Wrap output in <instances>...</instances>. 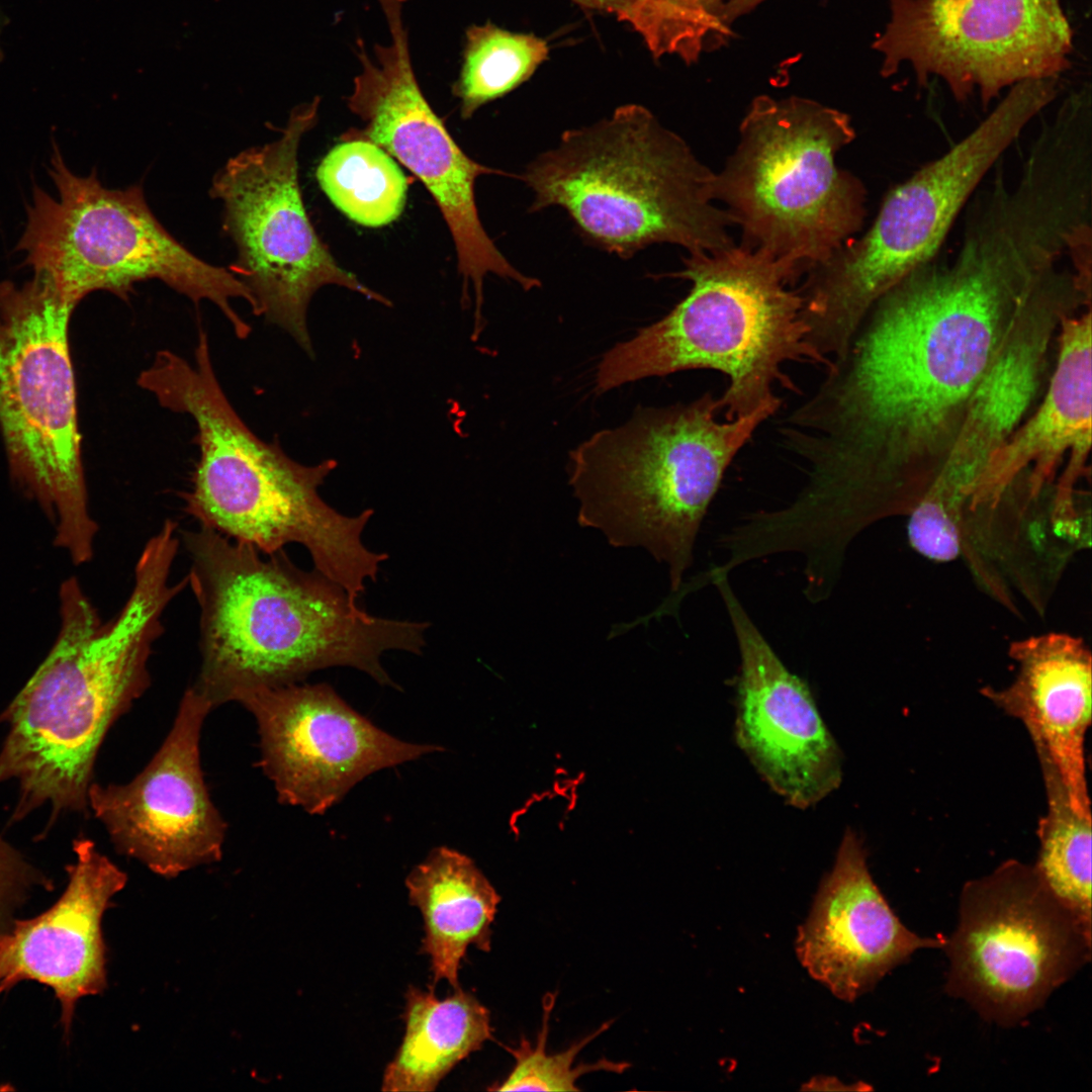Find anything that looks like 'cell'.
<instances>
[{
  "mask_svg": "<svg viewBox=\"0 0 1092 1092\" xmlns=\"http://www.w3.org/2000/svg\"><path fill=\"white\" fill-rule=\"evenodd\" d=\"M1035 282L1008 251L963 242L953 259L933 258L878 298L782 429L808 466L797 516L840 535L899 498L918 500Z\"/></svg>",
  "mask_w": 1092,
  "mask_h": 1092,
  "instance_id": "6da1fadb",
  "label": "cell"
},
{
  "mask_svg": "<svg viewBox=\"0 0 1092 1092\" xmlns=\"http://www.w3.org/2000/svg\"><path fill=\"white\" fill-rule=\"evenodd\" d=\"M179 540L159 530L134 566L118 615L102 624L76 578L60 590L61 629L34 673L0 716V785L15 781L10 822L48 806L47 830L60 816L86 812L99 748L111 726L150 687L149 660L164 633L163 614L188 586L172 583Z\"/></svg>",
  "mask_w": 1092,
  "mask_h": 1092,
  "instance_id": "7a4b0ae2",
  "label": "cell"
},
{
  "mask_svg": "<svg viewBox=\"0 0 1092 1092\" xmlns=\"http://www.w3.org/2000/svg\"><path fill=\"white\" fill-rule=\"evenodd\" d=\"M181 539L199 608L201 661L193 686L213 708L241 692L297 682L331 666L357 668L399 689L382 655L423 652L429 623L370 615L335 581L297 567L284 549L264 557L200 525Z\"/></svg>",
  "mask_w": 1092,
  "mask_h": 1092,
  "instance_id": "3957f363",
  "label": "cell"
},
{
  "mask_svg": "<svg viewBox=\"0 0 1092 1092\" xmlns=\"http://www.w3.org/2000/svg\"><path fill=\"white\" fill-rule=\"evenodd\" d=\"M136 383L162 407L188 415L196 426L199 455L192 485L182 493L186 514L263 554L301 544L313 568L358 603L366 580H375L388 558L362 541L374 511L339 513L318 493L336 461L301 464L247 426L216 377L205 331L198 333L191 360L160 350Z\"/></svg>",
  "mask_w": 1092,
  "mask_h": 1092,
  "instance_id": "277c9868",
  "label": "cell"
},
{
  "mask_svg": "<svg viewBox=\"0 0 1092 1092\" xmlns=\"http://www.w3.org/2000/svg\"><path fill=\"white\" fill-rule=\"evenodd\" d=\"M713 177L682 138L639 104L564 130L518 175L532 194L530 211L563 209L584 242L621 259L656 244L689 254L734 246Z\"/></svg>",
  "mask_w": 1092,
  "mask_h": 1092,
  "instance_id": "5b68a950",
  "label": "cell"
},
{
  "mask_svg": "<svg viewBox=\"0 0 1092 1092\" xmlns=\"http://www.w3.org/2000/svg\"><path fill=\"white\" fill-rule=\"evenodd\" d=\"M781 405L720 422V398L707 391L689 403L638 407L624 425L597 432L569 455L579 524L613 546L648 551L675 592L726 470Z\"/></svg>",
  "mask_w": 1092,
  "mask_h": 1092,
  "instance_id": "8992f818",
  "label": "cell"
},
{
  "mask_svg": "<svg viewBox=\"0 0 1092 1092\" xmlns=\"http://www.w3.org/2000/svg\"><path fill=\"white\" fill-rule=\"evenodd\" d=\"M669 276L689 280V294L602 357L598 393L646 377L711 369L728 379L719 398L725 420L732 421L782 401L776 385L798 391L785 364L831 363L807 341L802 297L792 289L789 271L763 251L735 244L689 254L682 270Z\"/></svg>",
  "mask_w": 1092,
  "mask_h": 1092,
  "instance_id": "52a82bcc",
  "label": "cell"
},
{
  "mask_svg": "<svg viewBox=\"0 0 1092 1092\" xmlns=\"http://www.w3.org/2000/svg\"><path fill=\"white\" fill-rule=\"evenodd\" d=\"M1057 94L1050 80L1012 86L972 131L889 191L864 235L805 274L798 291L815 350L842 355L876 300L935 258L986 175Z\"/></svg>",
  "mask_w": 1092,
  "mask_h": 1092,
  "instance_id": "ba28073f",
  "label": "cell"
},
{
  "mask_svg": "<svg viewBox=\"0 0 1092 1092\" xmlns=\"http://www.w3.org/2000/svg\"><path fill=\"white\" fill-rule=\"evenodd\" d=\"M855 131L849 115L816 101L758 96L712 194L741 244L780 262L793 283L861 230L867 191L836 165Z\"/></svg>",
  "mask_w": 1092,
  "mask_h": 1092,
  "instance_id": "9c48e42d",
  "label": "cell"
},
{
  "mask_svg": "<svg viewBox=\"0 0 1092 1092\" xmlns=\"http://www.w3.org/2000/svg\"><path fill=\"white\" fill-rule=\"evenodd\" d=\"M49 174L57 195L33 186L15 250L66 301L76 306L94 291L126 300L135 283L157 279L195 304L211 302L238 338L249 336L250 325L233 304L243 299L253 308L249 289L229 268L205 262L178 242L155 216L140 184L110 189L95 170L78 176L56 145Z\"/></svg>",
  "mask_w": 1092,
  "mask_h": 1092,
  "instance_id": "30bf717a",
  "label": "cell"
},
{
  "mask_svg": "<svg viewBox=\"0 0 1092 1092\" xmlns=\"http://www.w3.org/2000/svg\"><path fill=\"white\" fill-rule=\"evenodd\" d=\"M75 305L43 277L0 281V428L10 470L56 523L76 564L98 526L89 513L68 328Z\"/></svg>",
  "mask_w": 1092,
  "mask_h": 1092,
  "instance_id": "8fae6325",
  "label": "cell"
},
{
  "mask_svg": "<svg viewBox=\"0 0 1092 1092\" xmlns=\"http://www.w3.org/2000/svg\"><path fill=\"white\" fill-rule=\"evenodd\" d=\"M318 107L314 97L293 108L276 140L231 158L209 191L222 203V226L237 250L229 269L251 292L252 311L286 332L309 356L314 353L307 311L320 288L336 285L390 304L337 263L304 207L298 150L316 124Z\"/></svg>",
  "mask_w": 1092,
  "mask_h": 1092,
  "instance_id": "7c38bea8",
  "label": "cell"
},
{
  "mask_svg": "<svg viewBox=\"0 0 1092 1092\" xmlns=\"http://www.w3.org/2000/svg\"><path fill=\"white\" fill-rule=\"evenodd\" d=\"M945 948V988L983 1018L1016 1025L1091 959V933L1034 866L1008 859L965 884Z\"/></svg>",
  "mask_w": 1092,
  "mask_h": 1092,
  "instance_id": "4fadbf2b",
  "label": "cell"
},
{
  "mask_svg": "<svg viewBox=\"0 0 1092 1092\" xmlns=\"http://www.w3.org/2000/svg\"><path fill=\"white\" fill-rule=\"evenodd\" d=\"M391 35L389 44L375 47L370 59L362 41L358 57L361 72L354 79L348 108L362 126L348 130L343 140L369 141L397 159L427 188L450 231L462 277L463 300L474 298V327H481L483 283L493 274L524 290L541 282L515 268L502 254L481 223L475 183L483 175H509L477 163L455 143L434 112L417 82L411 63L407 32L401 18V0H378Z\"/></svg>",
  "mask_w": 1092,
  "mask_h": 1092,
  "instance_id": "5bb4252c",
  "label": "cell"
},
{
  "mask_svg": "<svg viewBox=\"0 0 1092 1092\" xmlns=\"http://www.w3.org/2000/svg\"><path fill=\"white\" fill-rule=\"evenodd\" d=\"M890 19L873 48L881 74L901 65L919 86L939 77L953 98L976 91L983 105L1026 80L1059 78L1073 31L1061 0H889Z\"/></svg>",
  "mask_w": 1092,
  "mask_h": 1092,
  "instance_id": "9a60e30c",
  "label": "cell"
},
{
  "mask_svg": "<svg viewBox=\"0 0 1092 1092\" xmlns=\"http://www.w3.org/2000/svg\"><path fill=\"white\" fill-rule=\"evenodd\" d=\"M234 701L256 720L260 765L278 800L310 814L326 813L375 771L444 750L388 734L328 684L257 688Z\"/></svg>",
  "mask_w": 1092,
  "mask_h": 1092,
  "instance_id": "2e32d148",
  "label": "cell"
},
{
  "mask_svg": "<svg viewBox=\"0 0 1092 1092\" xmlns=\"http://www.w3.org/2000/svg\"><path fill=\"white\" fill-rule=\"evenodd\" d=\"M212 704L188 688L170 732L129 783H92L88 808L122 854L173 878L218 861L226 824L212 803L200 764V735Z\"/></svg>",
  "mask_w": 1092,
  "mask_h": 1092,
  "instance_id": "e0dca14e",
  "label": "cell"
},
{
  "mask_svg": "<svg viewBox=\"0 0 1092 1092\" xmlns=\"http://www.w3.org/2000/svg\"><path fill=\"white\" fill-rule=\"evenodd\" d=\"M737 641L734 735L762 780L789 805L806 809L841 784V751L807 682L793 673L748 616L728 576L712 581Z\"/></svg>",
  "mask_w": 1092,
  "mask_h": 1092,
  "instance_id": "ac0fdd59",
  "label": "cell"
},
{
  "mask_svg": "<svg viewBox=\"0 0 1092 1092\" xmlns=\"http://www.w3.org/2000/svg\"><path fill=\"white\" fill-rule=\"evenodd\" d=\"M1091 306V290L1074 269H1049L1021 306L977 386L956 444L934 484L968 499L989 458L1032 412L1048 383L1063 321Z\"/></svg>",
  "mask_w": 1092,
  "mask_h": 1092,
  "instance_id": "d6986e66",
  "label": "cell"
},
{
  "mask_svg": "<svg viewBox=\"0 0 1092 1092\" xmlns=\"http://www.w3.org/2000/svg\"><path fill=\"white\" fill-rule=\"evenodd\" d=\"M867 849L848 828L824 877L796 951L812 978L852 1002L922 948L943 947L946 937H921L896 916L873 880Z\"/></svg>",
  "mask_w": 1092,
  "mask_h": 1092,
  "instance_id": "ffe728a7",
  "label": "cell"
},
{
  "mask_svg": "<svg viewBox=\"0 0 1092 1092\" xmlns=\"http://www.w3.org/2000/svg\"><path fill=\"white\" fill-rule=\"evenodd\" d=\"M73 850L67 887L55 904L35 917L15 919L0 934V993L26 980L52 988L67 1034L78 1000L106 987L102 917L127 882L91 839H75Z\"/></svg>",
  "mask_w": 1092,
  "mask_h": 1092,
  "instance_id": "44dd1931",
  "label": "cell"
},
{
  "mask_svg": "<svg viewBox=\"0 0 1092 1092\" xmlns=\"http://www.w3.org/2000/svg\"><path fill=\"white\" fill-rule=\"evenodd\" d=\"M1009 655L1019 665L1005 689L981 692L1019 719L1038 759L1059 774L1073 809L1091 819L1085 738L1092 718L1091 653L1081 638L1048 633L1014 641Z\"/></svg>",
  "mask_w": 1092,
  "mask_h": 1092,
  "instance_id": "7402d4cb",
  "label": "cell"
},
{
  "mask_svg": "<svg viewBox=\"0 0 1092 1092\" xmlns=\"http://www.w3.org/2000/svg\"><path fill=\"white\" fill-rule=\"evenodd\" d=\"M1091 326V307L1063 321L1042 398L987 461L969 493L973 510L996 508L1026 470L1028 496L1036 498L1053 482L1067 453L1087 461L1092 430Z\"/></svg>",
  "mask_w": 1092,
  "mask_h": 1092,
  "instance_id": "603a6c76",
  "label": "cell"
},
{
  "mask_svg": "<svg viewBox=\"0 0 1092 1092\" xmlns=\"http://www.w3.org/2000/svg\"><path fill=\"white\" fill-rule=\"evenodd\" d=\"M405 887L423 917L421 952L429 957L434 983L459 987L467 948L490 949L499 895L469 856L447 846L432 849L407 875Z\"/></svg>",
  "mask_w": 1092,
  "mask_h": 1092,
  "instance_id": "cb8c5ba5",
  "label": "cell"
},
{
  "mask_svg": "<svg viewBox=\"0 0 1092 1092\" xmlns=\"http://www.w3.org/2000/svg\"><path fill=\"white\" fill-rule=\"evenodd\" d=\"M404 1033L386 1066L383 1091H434L448 1073L492 1037L489 1010L454 988L444 999L416 986L404 995Z\"/></svg>",
  "mask_w": 1092,
  "mask_h": 1092,
  "instance_id": "d4e9b609",
  "label": "cell"
},
{
  "mask_svg": "<svg viewBox=\"0 0 1092 1092\" xmlns=\"http://www.w3.org/2000/svg\"><path fill=\"white\" fill-rule=\"evenodd\" d=\"M343 141L331 149L316 169L322 190L353 221L368 228L389 224L405 205L404 174L377 145L360 139Z\"/></svg>",
  "mask_w": 1092,
  "mask_h": 1092,
  "instance_id": "484cf974",
  "label": "cell"
},
{
  "mask_svg": "<svg viewBox=\"0 0 1092 1092\" xmlns=\"http://www.w3.org/2000/svg\"><path fill=\"white\" fill-rule=\"evenodd\" d=\"M1048 809L1039 820L1034 866L1054 895L1091 933V819L1072 807L1056 768L1039 759Z\"/></svg>",
  "mask_w": 1092,
  "mask_h": 1092,
  "instance_id": "4316f807",
  "label": "cell"
},
{
  "mask_svg": "<svg viewBox=\"0 0 1092 1092\" xmlns=\"http://www.w3.org/2000/svg\"><path fill=\"white\" fill-rule=\"evenodd\" d=\"M548 54L547 42L533 33H516L492 23L470 26L461 72L452 88L461 116L470 118L482 105L519 87Z\"/></svg>",
  "mask_w": 1092,
  "mask_h": 1092,
  "instance_id": "83f0119b",
  "label": "cell"
},
{
  "mask_svg": "<svg viewBox=\"0 0 1092 1092\" xmlns=\"http://www.w3.org/2000/svg\"><path fill=\"white\" fill-rule=\"evenodd\" d=\"M554 1002L552 994L547 995L544 999L542 1026L535 1044L527 1038H522L517 1046L507 1048L515 1060L514 1067L502 1082L492 1086L489 1090L578 1091L576 1081L584 1074L598 1071L621 1074L630 1067L628 1063L613 1062L606 1059L592 1064L574 1065L579 1052L607 1030L612 1021L604 1023L595 1032L572 1043L562 1052L548 1053L546 1042Z\"/></svg>",
  "mask_w": 1092,
  "mask_h": 1092,
  "instance_id": "f1b7e54d",
  "label": "cell"
},
{
  "mask_svg": "<svg viewBox=\"0 0 1092 1092\" xmlns=\"http://www.w3.org/2000/svg\"><path fill=\"white\" fill-rule=\"evenodd\" d=\"M957 507L927 490L917 502L908 523L912 547L931 560L946 562L958 557L961 539L953 519Z\"/></svg>",
  "mask_w": 1092,
  "mask_h": 1092,
  "instance_id": "f546056e",
  "label": "cell"
},
{
  "mask_svg": "<svg viewBox=\"0 0 1092 1092\" xmlns=\"http://www.w3.org/2000/svg\"><path fill=\"white\" fill-rule=\"evenodd\" d=\"M605 11L630 24L655 58L675 54L672 29L663 7L655 0H571Z\"/></svg>",
  "mask_w": 1092,
  "mask_h": 1092,
  "instance_id": "4dcf8cb0",
  "label": "cell"
},
{
  "mask_svg": "<svg viewBox=\"0 0 1092 1092\" xmlns=\"http://www.w3.org/2000/svg\"><path fill=\"white\" fill-rule=\"evenodd\" d=\"M50 886L51 881L0 835V934L32 890Z\"/></svg>",
  "mask_w": 1092,
  "mask_h": 1092,
  "instance_id": "1f68e13d",
  "label": "cell"
},
{
  "mask_svg": "<svg viewBox=\"0 0 1092 1092\" xmlns=\"http://www.w3.org/2000/svg\"><path fill=\"white\" fill-rule=\"evenodd\" d=\"M725 0H679V18L690 63L695 62L709 35L723 34L720 13Z\"/></svg>",
  "mask_w": 1092,
  "mask_h": 1092,
  "instance_id": "d6a6232c",
  "label": "cell"
},
{
  "mask_svg": "<svg viewBox=\"0 0 1092 1092\" xmlns=\"http://www.w3.org/2000/svg\"><path fill=\"white\" fill-rule=\"evenodd\" d=\"M659 3L668 18L670 23L674 41H675V55L682 59L685 62L688 59V49L682 32L680 18H679V0H655Z\"/></svg>",
  "mask_w": 1092,
  "mask_h": 1092,
  "instance_id": "836d02e7",
  "label": "cell"
},
{
  "mask_svg": "<svg viewBox=\"0 0 1092 1092\" xmlns=\"http://www.w3.org/2000/svg\"><path fill=\"white\" fill-rule=\"evenodd\" d=\"M764 0H725L720 13V23L723 33L727 27L739 16L749 12Z\"/></svg>",
  "mask_w": 1092,
  "mask_h": 1092,
  "instance_id": "e575fe53",
  "label": "cell"
},
{
  "mask_svg": "<svg viewBox=\"0 0 1092 1092\" xmlns=\"http://www.w3.org/2000/svg\"><path fill=\"white\" fill-rule=\"evenodd\" d=\"M803 1089L808 1090H851L858 1089L856 1087H850L838 1081L834 1077H815L810 1080Z\"/></svg>",
  "mask_w": 1092,
  "mask_h": 1092,
  "instance_id": "d590c367",
  "label": "cell"
},
{
  "mask_svg": "<svg viewBox=\"0 0 1092 1092\" xmlns=\"http://www.w3.org/2000/svg\"><path fill=\"white\" fill-rule=\"evenodd\" d=\"M3 26H4V17H3V15H2L1 11H0V33H1V31H2V27H3ZM1 58H2V52H1V48H0V59H1Z\"/></svg>",
  "mask_w": 1092,
  "mask_h": 1092,
  "instance_id": "8d00e7d4",
  "label": "cell"
},
{
  "mask_svg": "<svg viewBox=\"0 0 1092 1092\" xmlns=\"http://www.w3.org/2000/svg\"><path fill=\"white\" fill-rule=\"evenodd\" d=\"M12 1088L7 1084H0V1091L11 1090Z\"/></svg>",
  "mask_w": 1092,
  "mask_h": 1092,
  "instance_id": "74e56055",
  "label": "cell"
},
{
  "mask_svg": "<svg viewBox=\"0 0 1092 1092\" xmlns=\"http://www.w3.org/2000/svg\"><path fill=\"white\" fill-rule=\"evenodd\" d=\"M401 1L403 2V1H405V0H401Z\"/></svg>",
  "mask_w": 1092,
  "mask_h": 1092,
  "instance_id": "f35d334b",
  "label": "cell"
}]
</instances>
